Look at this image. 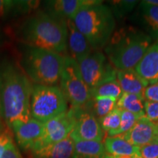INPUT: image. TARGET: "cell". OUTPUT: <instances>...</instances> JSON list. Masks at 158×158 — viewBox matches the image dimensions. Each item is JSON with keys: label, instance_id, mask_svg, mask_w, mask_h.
Returning <instances> with one entry per match:
<instances>
[{"label": "cell", "instance_id": "obj_23", "mask_svg": "<svg viewBox=\"0 0 158 158\" xmlns=\"http://www.w3.org/2000/svg\"><path fill=\"white\" fill-rule=\"evenodd\" d=\"M123 94L117 80L102 84L91 90L92 98H110L118 100Z\"/></svg>", "mask_w": 158, "mask_h": 158}, {"label": "cell", "instance_id": "obj_31", "mask_svg": "<svg viewBox=\"0 0 158 158\" xmlns=\"http://www.w3.org/2000/svg\"><path fill=\"white\" fill-rule=\"evenodd\" d=\"M143 97L147 101L158 102V82L148 85L144 90Z\"/></svg>", "mask_w": 158, "mask_h": 158}, {"label": "cell", "instance_id": "obj_10", "mask_svg": "<svg viewBox=\"0 0 158 158\" xmlns=\"http://www.w3.org/2000/svg\"><path fill=\"white\" fill-rule=\"evenodd\" d=\"M71 108L76 122L70 138L73 141H102L104 132L98 118L84 107Z\"/></svg>", "mask_w": 158, "mask_h": 158}, {"label": "cell", "instance_id": "obj_3", "mask_svg": "<svg viewBox=\"0 0 158 158\" xmlns=\"http://www.w3.org/2000/svg\"><path fill=\"white\" fill-rule=\"evenodd\" d=\"M149 35L133 27L114 31L106 45L105 53L116 70L133 69L151 46Z\"/></svg>", "mask_w": 158, "mask_h": 158}, {"label": "cell", "instance_id": "obj_17", "mask_svg": "<svg viewBox=\"0 0 158 158\" xmlns=\"http://www.w3.org/2000/svg\"><path fill=\"white\" fill-rule=\"evenodd\" d=\"M116 79L123 92L138 94L142 97L144 90L149 85L134 69L117 70Z\"/></svg>", "mask_w": 158, "mask_h": 158}, {"label": "cell", "instance_id": "obj_33", "mask_svg": "<svg viewBox=\"0 0 158 158\" xmlns=\"http://www.w3.org/2000/svg\"><path fill=\"white\" fill-rule=\"evenodd\" d=\"M142 2L147 4V5H158V0H146V1H142Z\"/></svg>", "mask_w": 158, "mask_h": 158}, {"label": "cell", "instance_id": "obj_30", "mask_svg": "<svg viewBox=\"0 0 158 158\" xmlns=\"http://www.w3.org/2000/svg\"><path fill=\"white\" fill-rule=\"evenodd\" d=\"M137 1H115L111 2L114 5V10L116 14H124L129 13L135 7Z\"/></svg>", "mask_w": 158, "mask_h": 158}, {"label": "cell", "instance_id": "obj_32", "mask_svg": "<svg viewBox=\"0 0 158 158\" xmlns=\"http://www.w3.org/2000/svg\"><path fill=\"white\" fill-rule=\"evenodd\" d=\"M2 158H23L13 140L10 142L6 147Z\"/></svg>", "mask_w": 158, "mask_h": 158}, {"label": "cell", "instance_id": "obj_7", "mask_svg": "<svg viewBox=\"0 0 158 158\" xmlns=\"http://www.w3.org/2000/svg\"><path fill=\"white\" fill-rule=\"evenodd\" d=\"M59 84L72 108L84 107L92 98L91 90L82 78L78 63L70 56H64Z\"/></svg>", "mask_w": 158, "mask_h": 158}, {"label": "cell", "instance_id": "obj_20", "mask_svg": "<svg viewBox=\"0 0 158 158\" xmlns=\"http://www.w3.org/2000/svg\"><path fill=\"white\" fill-rule=\"evenodd\" d=\"M103 144L106 152L116 157L133 156L139 153V147L131 145L118 135L106 137Z\"/></svg>", "mask_w": 158, "mask_h": 158}, {"label": "cell", "instance_id": "obj_27", "mask_svg": "<svg viewBox=\"0 0 158 158\" xmlns=\"http://www.w3.org/2000/svg\"><path fill=\"white\" fill-rule=\"evenodd\" d=\"M11 130L5 122L2 120L0 121V158H2L10 142L13 140Z\"/></svg>", "mask_w": 158, "mask_h": 158}, {"label": "cell", "instance_id": "obj_1", "mask_svg": "<svg viewBox=\"0 0 158 158\" xmlns=\"http://www.w3.org/2000/svg\"><path fill=\"white\" fill-rule=\"evenodd\" d=\"M33 85L20 64L9 59L0 62V110L2 118L10 129L13 124L31 118Z\"/></svg>", "mask_w": 158, "mask_h": 158}, {"label": "cell", "instance_id": "obj_29", "mask_svg": "<svg viewBox=\"0 0 158 158\" xmlns=\"http://www.w3.org/2000/svg\"><path fill=\"white\" fill-rule=\"evenodd\" d=\"M144 113L145 116L152 123H158V102L144 101Z\"/></svg>", "mask_w": 158, "mask_h": 158}, {"label": "cell", "instance_id": "obj_5", "mask_svg": "<svg viewBox=\"0 0 158 158\" xmlns=\"http://www.w3.org/2000/svg\"><path fill=\"white\" fill-rule=\"evenodd\" d=\"M64 56L42 48L25 45L20 66L33 84L56 86L60 81Z\"/></svg>", "mask_w": 158, "mask_h": 158}, {"label": "cell", "instance_id": "obj_15", "mask_svg": "<svg viewBox=\"0 0 158 158\" xmlns=\"http://www.w3.org/2000/svg\"><path fill=\"white\" fill-rule=\"evenodd\" d=\"M135 70L148 84L158 82V40L148 48Z\"/></svg>", "mask_w": 158, "mask_h": 158}, {"label": "cell", "instance_id": "obj_24", "mask_svg": "<svg viewBox=\"0 0 158 158\" xmlns=\"http://www.w3.org/2000/svg\"><path fill=\"white\" fill-rule=\"evenodd\" d=\"M141 117L142 116L130 113L127 110H121V121L119 127L114 131L107 133V137H113L127 133Z\"/></svg>", "mask_w": 158, "mask_h": 158}, {"label": "cell", "instance_id": "obj_36", "mask_svg": "<svg viewBox=\"0 0 158 158\" xmlns=\"http://www.w3.org/2000/svg\"><path fill=\"white\" fill-rule=\"evenodd\" d=\"M156 127H157V133H158V123L156 124Z\"/></svg>", "mask_w": 158, "mask_h": 158}, {"label": "cell", "instance_id": "obj_8", "mask_svg": "<svg viewBox=\"0 0 158 158\" xmlns=\"http://www.w3.org/2000/svg\"><path fill=\"white\" fill-rule=\"evenodd\" d=\"M78 63L82 78L90 90L106 82L116 80L117 70L100 51L92 52Z\"/></svg>", "mask_w": 158, "mask_h": 158}, {"label": "cell", "instance_id": "obj_22", "mask_svg": "<svg viewBox=\"0 0 158 158\" xmlns=\"http://www.w3.org/2000/svg\"><path fill=\"white\" fill-rule=\"evenodd\" d=\"M144 101L145 100L141 95L123 92L122 96L118 99L116 108L127 110L138 116H145Z\"/></svg>", "mask_w": 158, "mask_h": 158}, {"label": "cell", "instance_id": "obj_34", "mask_svg": "<svg viewBox=\"0 0 158 158\" xmlns=\"http://www.w3.org/2000/svg\"><path fill=\"white\" fill-rule=\"evenodd\" d=\"M133 158H141V157H140V155H139V153L136 154V155H133Z\"/></svg>", "mask_w": 158, "mask_h": 158}, {"label": "cell", "instance_id": "obj_18", "mask_svg": "<svg viewBox=\"0 0 158 158\" xmlns=\"http://www.w3.org/2000/svg\"><path fill=\"white\" fill-rule=\"evenodd\" d=\"M40 2L0 0V21L8 17L29 13L36 8Z\"/></svg>", "mask_w": 158, "mask_h": 158}, {"label": "cell", "instance_id": "obj_19", "mask_svg": "<svg viewBox=\"0 0 158 158\" xmlns=\"http://www.w3.org/2000/svg\"><path fill=\"white\" fill-rule=\"evenodd\" d=\"M73 158H103L106 149L103 143L94 141H73Z\"/></svg>", "mask_w": 158, "mask_h": 158}, {"label": "cell", "instance_id": "obj_21", "mask_svg": "<svg viewBox=\"0 0 158 158\" xmlns=\"http://www.w3.org/2000/svg\"><path fill=\"white\" fill-rule=\"evenodd\" d=\"M117 100L110 98H92L84 106L98 120L104 117L116 108Z\"/></svg>", "mask_w": 158, "mask_h": 158}, {"label": "cell", "instance_id": "obj_11", "mask_svg": "<svg viewBox=\"0 0 158 158\" xmlns=\"http://www.w3.org/2000/svg\"><path fill=\"white\" fill-rule=\"evenodd\" d=\"M11 130L19 147L29 151L42 136L43 123L31 118L26 122L13 124Z\"/></svg>", "mask_w": 158, "mask_h": 158}, {"label": "cell", "instance_id": "obj_4", "mask_svg": "<svg viewBox=\"0 0 158 158\" xmlns=\"http://www.w3.org/2000/svg\"><path fill=\"white\" fill-rule=\"evenodd\" d=\"M102 1L84 7L73 21L76 27L89 41L92 50L102 48L115 29V19L108 6Z\"/></svg>", "mask_w": 158, "mask_h": 158}, {"label": "cell", "instance_id": "obj_28", "mask_svg": "<svg viewBox=\"0 0 158 158\" xmlns=\"http://www.w3.org/2000/svg\"><path fill=\"white\" fill-rule=\"evenodd\" d=\"M139 155L141 158H158V137L139 147Z\"/></svg>", "mask_w": 158, "mask_h": 158}, {"label": "cell", "instance_id": "obj_25", "mask_svg": "<svg viewBox=\"0 0 158 158\" xmlns=\"http://www.w3.org/2000/svg\"><path fill=\"white\" fill-rule=\"evenodd\" d=\"M141 5L144 20L158 39V5H147L142 2Z\"/></svg>", "mask_w": 158, "mask_h": 158}, {"label": "cell", "instance_id": "obj_16", "mask_svg": "<svg viewBox=\"0 0 158 158\" xmlns=\"http://www.w3.org/2000/svg\"><path fill=\"white\" fill-rule=\"evenodd\" d=\"M74 141L70 136L58 143L29 151L31 158H73Z\"/></svg>", "mask_w": 158, "mask_h": 158}, {"label": "cell", "instance_id": "obj_2", "mask_svg": "<svg viewBox=\"0 0 158 158\" xmlns=\"http://www.w3.org/2000/svg\"><path fill=\"white\" fill-rule=\"evenodd\" d=\"M18 37L25 45L63 55L68 49L67 21L38 10L23 21Z\"/></svg>", "mask_w": 158, "mask_h": 158}, {"label": "cell", "instance_id": "obj_35", "mask_svg": "<svg viewBox=\"0 0 158 158\" xmlns=\"http://www.w3.org/2000/svg\"><path fill=\"white\" fill-rule=\"evenodd\" d=\"M1 120H2V116H1V110H0V121Z\"/></svg>", "mask_w": 158, "mask_h": 158}, {"label": "cell", "instance_id": "obj_14", "mask_svg": "<svg viewBox=\"0 0 158 158\" xmlns=\"http://www.w3.org/2000/svg\"><path fill=\"white\" fill-rule=\"evenodd\" d=\"M68 27V48L70 57L77 62L89 56L92 48L84 35L76 27L73 21L66 20Z\"/></svg>", "mask_w": 158, "mask_h": 158}, {"label": "cell", "instance_id": "obj_13", "mask_svg": "<svg viewBox=\"0 0 158 158\" xmlns=\"http://www.w3.org/2000/svg\"><path fill=\"white\" fill-rule=\"evenodd\" d=\"M98 2L96 0H53L43 3V10L64 20H73L81 9Z\"/></svg>", "mask_w": 158, "mask_h": 158}, {"label": "cell", "instance_id": "obj_12", "mask_svg": "<svg viewBox=\"0 0 158 158\" xmlns=\"http://www.w3.org/2000/svg\"><path fill=\"white\" fill-rule=\"evenodd\" d=\"M118 136L131 145L141 147L157 138L158 133L156 124L149 121L146 116H142L129 131Z\"/></svg>", "mask_w": 158, "mask_h": 158}, {"label": "cell", "instance_id": "obj_6", "mask_svg": "<svg viewBox=\"0 0 158 158\" xmlns=\"http://www.w3.org/2000/svg\"><path fill=\"white\" fill-rule=\"evenodd\" d=\"M68 102L57 86L33 85L30 100L31 117L45 123L66 112Z\"/></svg>", "mask_w": 158, "mask_h": 158}, {"label": "cell", "instance_id": "obj_26", "mask_svg": "<svg viewBox=\"0 0 158 158\" xmlns=\"http://www.w3.org/2000/svg\"><path fill=\"white\" fill-rule=\"evenodd\" d=\"M103 132L109 133L119 127L121 121V110L115 108L104 117L98 120Z\"/></svg>", "mask_w": 158, "mask_h": 158}, {"label": "cell", "instance_id": "obj_9", "mask_svg": "<svg viewBox=\"0 0 158 158\" xmlns=\"http://www.w3.org/2000/svg\"><path fill=\"white\" fill-rule=\"evenodd\" d=\"M75 122L73 110L70 108L61 115L43 123V135L29 151L58 143L68 138L73 129Z\"/></svg>", "mask_w": 158, "mask_h": 158}]
</instances>
